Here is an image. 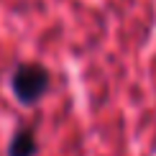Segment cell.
Here are the masks:
<instances>
[{
  "label": "cell",
  "instance_id": "6da1fadb",
  "mask_svg": "<svg viewBox=\"0 0 156 156\" xmlns=\"http://www.w3.org/2000/svg\"><path fill=\"white\" fill-rule=\"evenodd\" d=\"M51 87V74L46 67L34 62H23L10 77V90L21 105H36Z\"/></svg>",
  "mask_w": 156,
  "mask_h": 156
},
{
  "label": "cell",
  "instance_id": "7a4b0ae2",
  "mask_svg": "<svg viewBox=\"0 0 156 156\" xmlns=\"http://www.w3.org/2000/svg\"><path fill=\"white\" fill-rule=\"evenodd\" d=\"M36 154H38L36 131L31 126H21L8 144V156H36Z\"/></svg>",
  "mask_w": 156,
  "mask_h": 156
}]
</instances>
